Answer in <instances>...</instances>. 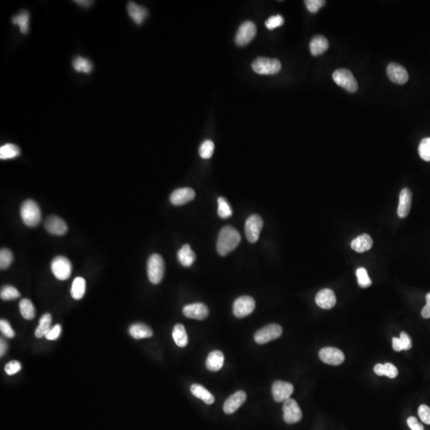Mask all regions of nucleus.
I'll return each instance as SVG.
<instances>
[{
    "mask_svg": "<svg viewBox=\"0 0 430 430\" xmlns=\"http://www.w3.org/2000/svg\"><path fill=\"white\" fill-rule=\"evenodd\" d=\"M191 392L195 397L201 399L206 404L211 405L214 403V396L202 385L193 384L191 387Z\"/></svg>",
    "mask_w": 430,
    "mask_h": 430,
    "instance_id": "nucleus-28",
    "label": "nucleus"
},
{
    "mask_svg": "<svg viewBox=\"0 0 430 430\" xmlns=\"http://www.w3.org/2000/svg\"><path fill=\"white\" fill-rule=\"evenodd\" d=\"M74 2L78 4L79 6H84V7H88L92 5V1H88V0H79V1H74Z\"/></svg>",
    "mask_w": 430,
    "mask_h": 430,
    "instance_id": "nucleus-52",
    "label": "nucleus"
},
{
    "mask_svg": "<svg viewBox=\"0 0 430 430\" xmlns=\"http://www.w3.org/2000/svg\"><path fill=\"white\" fill-rule=\"evenodd\" d=\"M129 334L136 340H141L150 338L153 335V332L146 324L138 323L132 324V326L130 327Z\"/></svg>",
    "mask_w": 430,
    "mask_h": 430,
    "instance_id": "nucleus-24",
    "label": "nucleus"
},
{
    "mask_svg": "<svg viewBox=\"0 0 430 430\" xmlns=\"http://www.w3.org/2000/svg\"><path fill=\"white\" fill-rule=\"evenodd\" d=\"M252 68L258 74L273 75L280 72L281 64L277 59L261 57L255 59L252 63Z\"/></svg>",
    "mask_w": 430,
    "mask_h": 430,
    "instance_id": "nucleus-3",
    "label": "nucleus"
},
{
    "mask_svg": "<svg viewBox=\"0 0 430 430\" xmlns=\"http://www.w3.org/2000/svg\"><path fill=\"white\" fill-rule=\"evenodd\" d=\"M284 421L288 424L297 423L302 419V411L294 399H287L283 405Z\"/></svg>",
    "mask_w": 430,
    "mask_h": 430,
    "instance_id": "nucleus-11",
    "label": "nucleus"
},
{
    "mask_svg": "<svg viewBox=\"0 0 430 430\" xmlns=\"http://www.w3.org/2000/svg\"><path fill=\"white\" fill-rule=\"evenodd\" d=\"M294 387L290 383L283 381H276L272 387L273 397L277 403H283L290 399L293 395Z\"/></svg>",
    "mask_w": 430,
    "mask_h": 430,
    "instance_id": "nucleus-13",
    "label": "nucleus"
},
{
    "mask_svg": "<svg viewBox=\"0 0 430 430\" xmlns=\"http://www.w3.org/2000/svg\"><path fill=\"white\" fill-rule=\"evenodd\" d=\"M419 416L421 421L427 425H430V407L422 405L419 408Z\"/></svg>",
    "mask_w": 430,
    "mask_h": 430,
    "instance_id": "nucleus-46",
    "label": "nucleus"
},
{
    "mask_svg": "<svg viewBox=\"0 0 430 430\" xmlns=\"http://www.w3.org/2000/svg\"><path fill=\"white\" fill-rule=\"evenodd\" d=\"M50 267L53 275L60 281L68 279L72 273V265L70 261L63 256H58L53 258Z\"/></svg>",
    "mask_w": 430,
    "mask_h": 430,
    "instance_id": "nucleus-7",
    "label": "nucleus"
},
{
    "mask_svg": "<svg viewBox=\"0 0 430 430\" xmlns=\"http://www.w3.org/2000/svg\"><path fill=\"white\" fill-rule=\"evenodd\" d=\"M20 313L26 320H32L35 316V309L33 303L28 299H22L19 303Z\"/></svg>",
    "mask_w": 430,
    "mask_h": 430,
    "instance_id": "nucleus-36",
    "label": "nucleus"
},
{
    "mask_svg": "<svg viewBox=\"0 0 430 430\" xmlns=\"http://www.w3.org/2000/svg\"><path fill=\"white\" fill-rule=\"evenodd\" d=\"M86 282L83 277H77L73 280L71 287V296L75 300H81L85 293Z\"/></svg>",
    "mask_w": 430,
    "mask_h": 430,
    "instance_id": "nucleus-32",
    "label": "nucleus"
},
{
    "mask_svg": "<svg viewBox=\"0 0 430 430\" xmlns=\"http://www.w3.org/2000/svg\"><path fill=\"white\" fill-rule=\"evenodd\" d=\"M29 14L26 10H22L12 18L13 24L19 26L20 31L23 34H26L29 31Z\"/></svg>",
    "mask_w": 430,
    "mask_h": 430,
    "instance_id": "nucleus-33",
    "label": "nucleus"
},
{
    "mask_svg": "<svg viewBox=\"0 0 430 430\" xmlns=\"http://www.w3.org/2000/svg\"><path fill=\"white\" fill-rule=\"evenodd\" d=\"M373 240L372 237L367 234H362L352 241L351 247L357 253H364L372 249Z\"/></svg>",
    "mask_w": 430,
    "mask_h": 430,
    "instance_id": "nucleus-23",
    "label": "nucleus"
},
{
    "mask_svg": "<svg viewBox=\"0 0 430 430\" xmlns=\"http://www.w3.org/2000/svg\"><path fill=\"white\" fill-rule=\"evenodd\" d=\"M178 260L185 267H190L195 261V254L189 245L182 246L177 254Z\"/></svg>",
    "mask_w": 430,
    "mask_h": 430,
    "instance_id": "nucleus-26",
    "label": "nucleus"
},
{
    "mask_svg": "<svg viewBox=\"0 0 430 430\" xmlns=\"http://www.w3.org/2000/svg\"><path fill=\"white\" fill-rule=\"evenodd\" d=\"M356 276H357L358 284L361 288H368L372 285V280L370 279L368 271L365 268H359L356 270Z\"/></svg>",
    "mask_w": 430,
    "mask_h": 430,
    "instance_id": "nucleus-39",
    "label": "nucleus"
},
{
    "mask_svg": "<svg viewBox=\"0 0 430 430\" xmlns=\"http://www.w3.org/2000/svg\"><path fill=\"white\" fill-rule=\"evenodd\" d=\"M257 33V26L250 21H246L240 26L236 34L235 41L239 46H244L254 39Z\"/></svg>",
    "mask_w": 430,
    "mask_h": 430,
    "instance_id": "nucleus-10",
    "label": "nucleus"
},
{
    "mask_svg": "<svg viewBox=\"0 0 430 430\" xmlns=\"http://www.w3.org/2000/svg\"><path fill=\"white\" fill-rule=\"evenodd\" d=\"M19 155V147L13 143H6L0 147V159H1L5 160V159H14Z\"/></svg>",
    "mask_w": 430,
    "mask_h": 430,
    "instance_id": "nucleus-35",
    "label": "nucleus"
},
{
    "mask_svg": "<svg viewBox=\"0 0 430 430\" xmlns=\"http://www.w3.org/2000/svg\"><path fill=\"white\" fill-rule=\"evenodd\" d=\"M218 214L219 217L222 218H230L233 212L227 200L222 197H219L218 199Z\"/></svg>",
    "mask_w": 430,
    "mask_h": 430,
    "instance_id": "nucleus-37",
    "label": "nucleus"
},
{
    "mask_svg": "<svg viewBox=\"0 0 430 430\" xmlns=\"http://www.w3.org/2000/svg\"><path fill=\"white\" fill-rule=\"evenodd\" d=\"M214 143L211 140H205L199 147V155L202 159H210L214 153Z\"/></svg>",
    "mask_w": 430,
    "mask_h": 430,
    "instance_id": "nucleus-41",
    "label": "nucleus"
},
{
    "mask_svg": "<svg viewBox=\"0 0 430 430\" xmlns=\"http://www.w3.org/2000/svg\"><path fill=\"white\" fill-rule=\"evenodd\" d=\"M426 299H427V305L422 310V316L423 318L429 319L430 318V293L427 295Z\"/></svg>",
    "mask_w": 430,
    "mask_h": 430,
    "instance_id": "nucleus-50",
    "label": "nucleus"
},
{
    "mask_svg": "<svg viewBox=\"0 0 430 430\" xmlns=\"http://www.w3.org/2000/svg\"><path fill=\"white\" fill-rule=\"evenodd\" d=\"M127 10L130 18H132L137 25H141L148 14L146 8L134 2H128Z\"/></svg>",
    "mask_w": 430,
    "mask_h": 430,
    "instance_id": "nucleus-21",
    "label": "nucleus"
},
{
    "mask_svg": "<svg viewBox=\"0 0 430 430\" xmlns=\"http://www.w3.org/2000/svg\"><path fill=\"white\" fill-rule=\"evenodd\" d=\"M411 204H412V192L410 189L404 188L399 195L398 214L400 218H404L408 216L409 213L411 211Z\"/></svg>",
    "mask_w": 430,
    "mask_h": 430,
    "instance_id": "nucleus-20",
    "label": "nucleus"
},
{
    "mask_svg": "<svg viewBox=\"0 0 430 430\" xmlns=\"http://www.w3.org/2000/svg\"><path fill=\"white\" fill-rule=\"evenodd\" d=\"M285 22L283 17L281 15L271 16L269 19L265 22V26L269 29H273L275 28L282 26Z\"/></svg>",
    "mask_w": 430,
    "mask_h": 430,
    "instance_id": "nucleus-43",
    "label": "nucleus"
},
{
    "mask_svg": "<svg viewBox=\"0 0 430 430\" xmlns=\"http://www.w3.org/2000/svg\"><path fill=\"white\" fill-rule=\"evenodd\" d=\"M20 214L25 225L34 227L39 224L41 219V213L37 202L27 199L22 203Z\"/></svg>",
    "mask_w": 430,
    "mask_h": 430,
    "instance_id": "nucleus-2",
    "label": "nucleus"
},
{
    "mask_svg": "<svg viewBox=\"0 0 430 430\" xmlns=\"http://www.w3.org/2000/svg\"><path fill=\"white\" fill-rule=\"evenodd\" d=\"M224 355L220 351L210 352L206 359V368L210 372H218L224 364Z\"/></svg>",
    "mask_w": 430,
    "mask_h": 430,
    "instance_id": "nucleus-22",
    "label": "nucleus"
},
{
    "mask_svg": "<svg viewBox=\"0 0 430 430\" xmlns=\"http://www.w3.org/2000/svg\"><path fill=\"white\" fill-rule=\"evenodd\" d=\"M263 227V220L258 214H253L248 218L245 225L246 238L251 243L258 241L260 233Z\"/></svg>",
    "mask_w": 430,
    "mask_h": 430,
    "instance_id": "nucleus-9",
    "label": "nucleus"
},
{
    "mask_svg": "<svg viewBox=\"0 0 430 430\" xmlns=\"http://www.w3.org/2000/svg\"><path fill=\"white\" fill-rule=\"evenodd\" d=\"M195 192L192 188L190 187H183V188L177 189L173 191L170 197L172 204L175 206L186 204L187 202H191L195 199Z\"/></svg>",
    "mask_w": 430,
    "mask_h": 430,
    "instance_id": "nucleus-17",
    "label": "nucleus"
},
{
    "mask_svg": "<svg viewBox=\"0 0 430 430\" xmlns=\"http://www.w3.org/2000/svg\"><path fill=\"white\" fill-rule=\"evenodd\" d=\"M183 313L187 318L202 320L208 316L209 309L202 303H195L186 305L183 308Z\"/></svg>",
    "mask_w": 430,
    "mask_h": 430,
    "instance_id": "nucleus-15",
    "label": "nucleus"
},
{
    "mask_svg": "<svg viewBox=\"0 0 430 430\" xmlns=\"http://www.w3.org/2000/svg\"><path fill=\"white\" fill-rule=\"evenodd\" d=\"M61 333V327L60 324H56L55 326L51 328L50 331L48 332V334L45 336V338L48 340H56L59 338V336Z\"/></svg>",
    "mask_w": 430,
    "mask_h": 430,
    "instance_id": "nucleus-48",
    "label": "nucleus"
},
{
    "mask_svg": "<svg viewBox=\"0 0 430 430\" xmlns=\"http://www.w3.org/2000/svg\"><path fill=\"white\" fill-rule=\"evenodd\" d=\"M407 424L411 430H425L423 424H421L415 417H410L407 419Z\"/></svg>",
    "mask_w": 430,
    "mask_h": 430,
    "instance_id": "nucleus-49",
    "label": "nucleus"
},
{
    "mask_svg": "<svg viewBox=\"0 0 430 430\" xmlns=\"http://www.w3.org/2000/svg\"><path fill=\"white\" fill-rule=\"evenodd\" d=\"M73 69L79 73H89L93 69L92 62L87 58L82 57H77L73 59Z\"/></svg>",
    "mask_w": 430,
    "mask_h": 430,
    "instance_id": "nucleus-34",
    "label": "nucleus"
},
{
    "mask_svg": "<svg viewBox=\"0 0 430 430\" xmlns=\"http://www.w3.org/2000/svg\"><path fill=\"white\" fill-rule=\"evenodd\" d=\"M240 242L241 235L238 230L232 226H225L218 234L217 242V250L218 254L222 256L227 255L230 252L235 250Z\"/></svg>",
    "mask_w": 430,
    "mask_h": 430,
    "instance_id": "nucleus-1",
    "label": "nucleus"
},
{
    "mask_svg": "<svg viewBox=\"0 0 430 430\" xmlns=\"http://www.w3.org/2000/svg\"><path fill=\"white\" fill-rule=\"evenodd\" d=\"M172 337L178 347L184 348L188 344V336L183 324H178L174 327Z\"/></svg>",
    "mask_w": 430,
    "mask_h": 430,
    "instance_id": "nucleus-30",
    "label": "nucleus"
},
{
    "mask_svg": "<svg viewBox=\"0 0 430 430\" xmlns=\"http://www.w3.org/2000/svg\"><path fill=\"white\" fill-rule=\"evenodd\" d=\"M392 346L395 352L407 351L412 348V340L407 333L403 332H401L399 338L394 337L392 340Z\"/></svg>",
    "mask_w": 430,
    "mask_h": 430,
    "instance_id": "nucleus-31",
    "label": "nucleus"
},
{
    "mask_svg": "<svg viewBox=\"0 0 430 430\" xmlns=\"http://www.w3.org/2000/svg\"><path fill=\"white\" fill-rule=\"evenodd\" d=\"M319 356L323 363L332 366L340 365L345 360V356L341 350L331 347L320 350Z\"/></svg>",
    "mask_w": 430,
    "mask_h": 430,
    "instance_id": "nucleus-12",
    "label": "nucleus"
},
{
    "mask_svg": "<svg viewBox=\"0 0 430 430\" xmlns=\"http://www.w3.org/2000/svg\"><path fill=\"white\" fill-rule=\"evenodd\" d=\"M310 51L314 56L320 55L328 49V41L323 35H316L310 42Z\"/></svg>",
    "mask_w": 430,
    "mask_h": 430,
    "instance_id": "nucleus-25",
    "label": "nucleus"
},
{
    "mask_svg": "<svg viewBox=\"0 0 430 430\" xmlns=\"http://www.w3.org/2000/svg\"><path fill=\"white\" fill-rule=\"evenodd\" d=\"M164 275V261L159 254H152L147 261V276L151 283L157 285Z\"/></svg>",
    "mask_w": 430,
    "mask_h": 430,
    "instance_id": "nucleus-4",
    "label": "nucleus"
},
{
    "mask_svg": "<svg viewBox=\"0 0 430 430\" xmlns=\"http://www.w3.org/2000/svg\"><path fill=\"white\" fill-rule=\"evenodd\" d=\"M387 73L391 81L398 85H404L408 81V72L404 66L398 63H391L387 66Z\"/></svg>",
    "mask_w": 430,
    "mask_h": 430,
    "instance_id": "nucleus-14",
    "label": "nucleus"
},
{
    "mask_svg": "<svg viewBox=\"0 0 430 430\" xmlns=\"http://www.w3.org/2000/svg\"><path fill=\"white\" fill-rule=\"evenodd\" d=\"M52 316L49 313H45L43 316H41L39 320V324L36 328L35 334L36 337L38 339L45 337L48 332L51 329Z\"/></svg>",
    "mask_w": 430,
    "mask_h": 430,
    "instance_id": "nucleus-29",
    "label": "nucleus"
},
{
    "mask_svg": "<svg viewBox=\"0 0 430 430\" xmlns=\"http://www.w3.org/2000/svg\"><path fill=\"white\" fill-rule=\"evenodd\" d=\"M316 303L321 309H332L336 304V295L331 289H322L316 294Z\"/></svg>",
    "mask_w": 430,
    "mask_h": 430,
    "instance_id": "nucleus-19",
    "label": "nucleus"
},
{
    "mask_svg": "<svg viewBox=\"0 0 430 430\" xmlns=\"http://www.w3.org/2000/svg\"><path fill=\"white\" fill-rule=\"evenodd\" d=\"M283 329L279 324H268L256 332L254 340L258 344H265L272 340H277L282 335Z\"/></svg>",
    "mask_w": 430,
    "mask_h": 430,
    "instance_id": "nucleus-6",
    "label": "nucleus"
},
{
    "mask_svg": "<svg viewBox=\"0 0 430 430\" xmlns=\"http://www.w3.org/2000/svg\"><path fill=\"white\" fill-rule=\"evenodd\" d=\"M0 330H1L2 334L7 338L11 339L15 336L14 330L12 329L10 323L8 322L7 320H0Z\"/></svg>",
    "mask_w": 430,
    "mask_h": 430,
    "instance_id": "nucleus-44",
    "label": "nucleus"
},
{
    "mask_svg": "<svg viewBox=\"0 0 430 430\" xmlns=\"http://www.w3.org/2000/svg\"><path fill=\"white\" fill-rule=\"evenodd\" d=\"M13 261L11 252L7 249H2L0 251V268L1 269H7Z\"/></svg>",
    "mask_w": 430,
    "mask_h": 430,
    "instance_id": "nucleus-42",
    "label": "nucleus"
},
{
    "mask_svg": "<svg viewBox=\"0 0 430 430\" xmlns=\"http://www.w3.org/2000/svg\"><path fill=\"white\" fill-rule=\"evenodd\" d=\"M420 157L425 161L430 162V137L424 138L419 147Z\"/></svg>",
    "mask_w": 430,
    "mask_h": 430,
    "instance_id": "nucleus-40",
    "label": "nucleus"
},
{
    "mask_svg": "<svg viewBox=\"0 0 430 430\" xmlns=\"http://www.w3.org/2000/svg\"><path fill=\"white\" fill-rule=\"evenodd\" d=\"M375 374L379 376H387L390 379H395L399 375L397 368L391 363L385 364H378L374 368Z\"/></svg>",
    "mask_w": 430,
    "mask_h": 430,
    "instance_id": "nucleus-27",
    "label": "nucleus"
},
{
    "mask_svg": "<svg viewBox=\"0 0 430 430\" xmlns=\"http://www.w3.org/2000/svg\"><path fill=\"white\" fill-rule=\"evenodd\" d=\"M22 369V365L18 361H10L5 366V372L8 375H15Z\"/></svg>",
    "mask_w": 430,
    "mask_h": 430,
    "instance_id": "nucleus-47",
    "label": "nucleus"
},
{
    "mask_svg": "<svg viewBox=\"0 0 430 430\" xmlns=\"http://www.w3.org/2000/svg\"><path fill=\"white\" fill-rule=\"evenodd\" d=\"M6 350H7V344H6V340L1 338L0 340V356L1 357L5 355Z\"/></svg>",
    "mask_w": 430,
    "mask_h": 430,
    "instance_id": "nucleus-51",
    "label": "nucleus"
},
{
    "mask_svg": "<svg viewBox=\"0 0 430 430\" xmlns=\"http://www.w3.org/2000/svg\"><path fill=\"white\" fill-rule=\"evenodd\" d=\"M246 400V394L242 391H237L226 399L223 406V411L226 415H232L242 407Z\"/></svg>",
    "mask_w": 430,
    "mask_h": 430,
    "instance_id": "nucleus-16",
    "label": "nucleus"
},
{
    "mask_svg": "<svg viewBox=\"0 0 430 430\" xmlns=\"http://www.w3.org/2000/svg\"><path fill=\"white\" fill-rule=\"evenodd\" d=\"M325 2H326L324 0H306L305 1L308 10L311 13H316V12L318 11L320 8L324 6Z\"/></svg>",
    "mask_w": 430,
    "mask_h": 430,
    "instance_id": "nucleus-45",
    "label": "nucleus"
},
{
    "mask_svg": "<svg viewBox=\"0 0 430 430\" xmlns=\"http://www.w3.org/2000/svg\"><path fill=\"white\" fill-rule=\"evenodd\" d=\"M0 297L3 301H10V300L18 298L20 297V293L14 287L6 285L2 287L1 289Z\"/></svg>",
    "mask_w": 430,
    "mask_h": 430,
    "instance_id": "nucleus-38",
    "label": "nucleus"
},
{
    "mask_svg": "<svg viewBox=\"0 0 430 430\" xmlns=\"http://www.w3.org/2000/svg\"><path fill=\"white\" fill-rule=\"evenodd\" d=\"M256 303L254 298L249 296L238 297L233 305V313L238 318L249 316L254 312Z\"/></svg>",
    "mask_w": 430,
    "mask_h": 430,
    "instance_id": "nucleus-8",
    "label": "nucleus"
},
{
    "mask_svg": "<svg viewBox=\"0 0 430 430\" xmlns=\"http://www.w3.org/2000/svg\"><path fill=\"white\" fill-rule=\"evenodd\" d=\"M332 77L337 85L349 92L358 90V82L353 73L347 69H339L335 71Z\"/></svg>",
    "mask_w": 430,
    "mask_h": 430,
    "instance_id": "nucleus-5",
    "label": "nucleus"
},
{
    "mask_svg": "<svg viewBox=\"0 0 430 430\" xmlns=\"http://www.w3.org/2000/svg\"><path fill=\"white\" fill-rule=\"evenodd\" d=\"M45 230L53 235H63L68 230L67 225L63 219L55 215H50L45 219Z\"/></svg>",
    "mask_w": 430,
    "mask_h": 430,
    "instance_id": "nucleus-18",
    "label": "nucleus"
}]
</instances>
